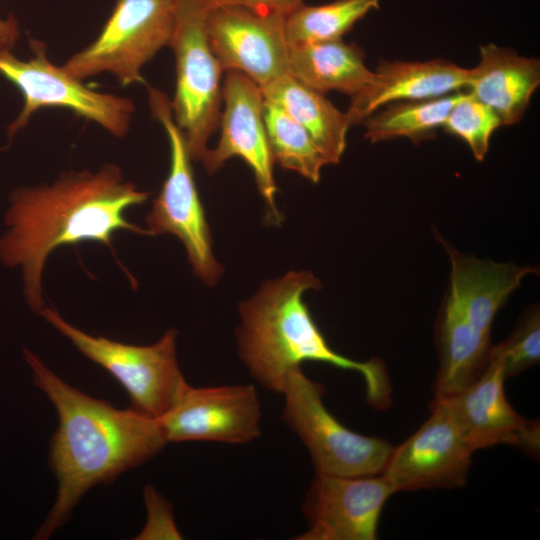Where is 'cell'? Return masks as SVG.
<instances>
[{"instance_id": "obj_1", "label": "cell", "mask_w": 540, "mask_h": 540, "mask_svg": "<svg viewBox=\"0 0 540 540\" xmlns=\"http://www.w3.org/2000/svg\"><path fill=\"white\" fill-rule=\"evenodd\" d=\"M151 195L126 181L120 167L107 163L95 171L61 173L52 183L18 187L9 195L0 236V262L19 268L30 310L45 307L42 277L50 254L65 245L98 242L111 251L118 231L149 236L125 217Z\"/></svg>"}, {"instance_id": "obj_2", "label": "cell", "mask_w": 540, "mask_h": 540, "mask_svg": "<svg viewBox=\"0 0 540 540\" xmlns=\"http://www.w3.org/2000/svg\"><path fill=\"white\" fill-rule=\"evenodd\" d=\"M23 356L58 414L51 438L49 463L57 481L55 503L36 533L47 539L71 516L81 497L97 484L156 456L168 443L157 418L136 409H118L72 387L39 356L23 348Z\"/></svg>"}, {"instance_id": "obj_3", "label": "cell", "mask_w": 540, "mask_h": 540, "mask_svg": "<svg viewBox=\"0 0 540 540\" xmlns=\"http://www.w3.org/2000/svg\"><path fill=\"white\" fill-rule=\"evenodd\" d=\"M309 271H290L267 281L239 306L238 354L251 377L268 391L283 393L288 375L305 361L323 362L359 373L367 401L375 407L389 402V382L379 360L360 362L333 350L314 322L303 295L318 289Z\"/></svg>"}, {"instance_id": "obj_4", "label": "cell", "mask_w": 540, "mask_h": 540, "mask_svg": "<svg viewBox=\"0 0 540 540\" xmlns=\"http://www.w3.org/2000/svg\"><path fill=\"white\" fill-rule=\"evenodd\" d=\"M206 0H174L169 46L175 56L176 87L170 100L173 118L183 132L192 160H202L219 127L222 69L207 33Z\"/></svg>"}, {"instance_id": "obj_5", "label": "cell", "mask_w": 540, "mask_h": 540, "mask_svg": "<svg viewBox=\"0 0 540 540\" xmlns=\"http://www.w3.org/2000/svg\"><path fill=\"white\" fill-rule=\"evenodd\" d=\"M42 316L85 357L108 371L126 390L132 408L150 417L164 415L188 386L176 355L175 329L151 345H131L90 335L46 306Z\"/></svg>"}, {"instance_id": "obj_6", "label": "cell", "mask_w": 540, "mask_h": 540, "mask_svg": "<svg viewBox=\"0 0 540 540\" xmlns=\"http://www.w3.org/2000/svg\"><path fill=\"white\" fill-rule=\"evenodd\" d=\"M151 115L164 128L170 147L168 175L145 217L149 236L165 233L184 245L193 272L204 284L213 286L222 274L193 174L191 157L183 132L177 126L167 95L147 86Z\"/></svg>"}, {"instance_id": "obj_7", "label": "cell", "mask_w": 540, "mask_h": 540, "mask_svg": "<svg viewBox=\"0 0 540 540\" xmlns=\"http://www.w3.org/2000/svg\"><path fill=\"white\" fill-rule=\"evenodd\" d=\"M325 388L301 367L288 375L282 419L309 452L317 474H381L392 452L386 440L356 433L333 416L323 402Z\"/></svg>"}, {"instance_id": "obj_8", "label": "cell", "mask_w": 540, "mask_h": 540, "mask_svg": "<svg viewBox=\"0 0 540 540\" xmlns=\"http://www.w3.org/2000/svg\"><path fill=\"white\" fill-rule=\"evenodd\" d=\"M30 48L33 56L26 60L0 49V75L23 96L20 113L7 127L8 141L28 125L35 112L45 108L70 110L115 137L126 136L135 111L131 99L88 88L83 80L49 60L43 42L31 38Z\"/></svg>"}, {"instance_id": "obj_9", "label": "cell", "mask_w": 540, "mask_h": 540, "mask_svg": "<svg viewBox=\"0 0 540 540\" xmlns=\"http://www.w3.org/2000/svg\"><path fill=\"white\" fill-rule=\"evenodd\" d=\"M174 27V0H116L98 36L62 65L84 80L113 75L122 86L144 84L142 68L169 46Z\"/></svg>"}, {"instance_id": "obj_10", "label": "cell", "mask_w": 540, "mask_h": 540, "mask_svg": "<svg viewBox=\"0 0 540 540\" xmlns=\"http://www.w3.org/2000/svg\"><path fill=\"white\" fill-rule=\"evenodd\" d=\"M284 22L240 5L210 7L207 33L222 71H239L260 88L290 74Z\"/></svg>"}, {"instance_id": "obj_11", "label": "cell", "mask_w": 540, "mask_h": 540, "mask_svg": "<svg viewBox=\"0 0 540 540\" xmlns=\"http://www.w3.org/2000/svg\"><path fill=\"white\" fill-rule=\"evenodd\" d=\"M396 493L381 473L371 476L317 474L301 505L307 529L298 540H374L387 500Z\"/></svg>"}, {"instance_id": "obj_12", "label": "cell", "mask_w": 540, "mask_h": 540, "mask_svg": "<svg viewBox=\"0 0 540 540\" xmlns=\"http://www.w3.org/2000/svg\"><path fill=\"white\" fill-rule=\"evenodd\" d=\"M261 404L252 384L195 388L157 418L168 442L249 443L261 434Z\"/></svg>"}, {"instance_id": "obj_13", "label": "cell", "mask_w": 540, "mask_h": 540, "mask_svg": "<svg viewBox=\"0 0 540 540\" xmlns=\"http://www.w3.org/2000/svg\"><path fill=\"white\" fill-rule=\"evenodd\" d=\"M222 100L225 105L219 121L220 139L214 149L206 151L201 161L208 173H215L228 159L242 158L253 171L270 220L280 222L281 215L275 205L274 160L264 123L262 91L245 74L230 70L226 71L223 81Z\"/></svg>"}, {"instance_id": "obj_14", "label": "cell", "mask_w": 540, "mask_h": 540, "mask_svg": "<svg viewBox=\"0 0 540 540\" xmlns=\"http://www.w3.org/2000/svg\"><path fill=\"white\" fill-rule=\"evenodd\" d=\"M473 452L448 412L432 400L429 418L393 447L382 474L396 492L462 487Z\"/></svg>"}, {"instance_id": "obj_15", "label": "cell", "mask_w": 540, "mask_h": 540, "mask_svg": "<svg viewBox=\"0 0 540 540\" xmlns=\"http://www.w3.org/2000/svg\"><path fill=\"white\" fill-rule=\"evenodd\" d=\"M500 361L490 356L482 375L462 391L434 397L455 422L473 451L498 444L512 445L530 455L540 450V425L518 414L508 402Z\"/></svg>"}, {"instance_id": "obj_16", "label": "cell", "mask_w": 540, "mask_h": 540, "mask_svg": "<svg viewBox=\"0 0 540 540\" xmlns=\"http://www.w3.org/2000/svg\"><path fill=\"white\" fill-rule=\"evenodd\" d=\"M470 69L445 59L428 61L382 60L371 84L351 97L346 112L357 125L381 107L399 101L421 100L466 90Z\"/></svg>"}, {"instance_id": "obj_17", "label": "cell", "mask_w": 540, "mask_h": 540, "mask_svg": "<svg viewBox=\"0 0 540 540\" xmlns=\"http://www.w3.org/2000/svg\"><path fill=\"white\" fill-rule=\"evenodd\" d=\"M451 262L446 302L473 327L490 335L493 320L521 281L536 269L467 256L443 242Z\"/></svg>"}, {"instance_id": "obj_18", "label": "cell", "mask_w": 540, "mask_h": 540, "mask_svg": "<svg viewBox=\"0 0 540 540\" xmlns=\"http://www.w3.org/2000/svg\"><path fill=\"white\" fill-rule=\"evenodd\" d=\"M540 85V61L488 43L480 46L477 66L470 69L466 90L490 107L502 126L521 121Z\"/></svg>"}, {"instance_id": "obj_19", "label": "cell", "mask_w": 540, "mask_h": 540, "mask_svg": "<svg viewBox=\"0 0 540 540\" xmlns=\"http://www.w3.org/2000/svg\"><path fill=\"white\" fill-rule=\"evenodd\" d=\"M364 58L361 47L342 39L288 46L290 75L323 94L335 90L353 97L367 88L374 72Z\"/></svg>"}, {"instance_id": "obj_20", "label": "cell", "mask_w": 540, "mask_h": 540, "mask_svg": "<svg viewBox=\"0 0 540 540\" xmlns=\"http://www.w3.org/2000/svg\"><path fill=\"white\" fill-rule=\"evenodd\" d=\"M260 89L265 100L278 105L308 132L327 164L339 163L351 126L346 112L290 74Z\"/></svg>"}, {"instance_id": "obj_21", "label": "cell", "mask_w": 540, "mask_h": 540, "mask_svg": "<svg viewBox=\"0 0 540 540\" xmlns=\"http://www.w3.org/2000/svg\"><path fill=\"white\" fill-rule=\"evenodd\" d=\"M439 368L434 397L456 394L485 371L490 361V335L466 321L445 301L437 327Z\"/></svg>"}, {"instance_id": "obj_22", "label": "cell", "mask_w": 540, "mask_h": 540, "mask_svg": "<svg viewBox=\"0 0 540 540\" xmlns=\"http://www.w3.org/2000/svg\"><path fill=\"white\" fill-rule=\"evenodd\" d=\"M462 92L460 90L435 98L387 104L363 121L365 137L373 143L398 137H406L418 143L431 138L435 130L442 127Z\"/></svg>"}, {"instance_id": "obj_23", "label": "cell", "mask_w": 540, "mask_h": 540, "mask_svg": "<svg viewBox=\"0 0 540 540\" xmlns=\"http://www.w3.org/2000/svg\"><path fill=\"white\" fill-rule=\"evenodd\" d=\"M379 0H334L318 6L300 4L285 16L288 46L342 39L354 24L373 9Z\"/></svg>"}, {"instance_id": "obj_24", "label": "cell", "mask_w": 540, "mask_h": 540, "mask_svg": "<svg viewBox=\"0 0 540 540\" xmlns=\"http://www.w3.org/2000/svg\"><path fill=\"white\" fill-rule=\"evenodd\" d=\"M264 123L274 162L299 173L313 183L327 164L308 132L278 105L265 100Z\"/></svg>"}, {"instance_id": "obj_25", "label": "cell", "mask_w": 540, "mask_h": 540, "mask_svg": "<svg viewBox=\"0 0 540 540\" xmlns=\"http://www.w3.org/2000/svg\"><path fill=\"white\" fill-rule=\"evenodd\" d=\"M500 126H502L500 118L490 107L467 90H463L442 128L447 133L461 138L475 159L482 161L488 153L491 136Z\"/></svg>"}, {"instance_id": "obj_26", "label": "cell", "mask_w": 540, "mask_h": 540, "mask_svg": "<svg viewBox=\"0 0 540 540\" xmlns=\"http://www.w3.org/2000/svg\"><path fill=\"white\" fill-rule=\"evenodd\" d=\"M490 356L502 364L505 377L516 376L540 358L539 309L529 310L513 334L503 343L491 348Z\"/></svg>"}, {"instance_id": "obj_27", "label": "cell", "mask_w": 540, "mask_h": 540, "mask_svg": "<svg viewBox=\"0 0 540 540\" xmlns=\"http://www.w3.org/2000/svg\"><path fill=\"white\" fill-rule=\"evenodd\" d=\"M147 523L140 533V539H181L176 528L171 504L158 494L153 487L145 488Z\"/></svg>"}, {"instance_id": "obj_28", "label": "cell", "mask_w": 540, "mask_h": 540, "mask_svg": "<svg viewBox=\"0 0 540 540\" xmlns=\"http://www.w3.org/2000/svg\"><path fill=\"white\" fill-rule=\"evenodd\" d=\"M209 7L240 5L259 12L286 16L296 9L303 0H206Z\"/></svg>"}, {"instance_id": "obj_29", "label": "cell", "mask_w": 540, "mask_h": 540, "mask_svg": "<svg viewBox=\"0 0 540 540\" xmlns=\"http://www.w3.org/2000/svg\"><path fill=\"white\" fill-rule=\"evenodd\" d=\"M20 36L19 25L16 18L9 15L6 19L0 18V48L11 50Z\"/></svg>"}, {"instance_id": "obj_30", "label": "cell", "mask_w": 540, "mask_h": 540, "mask_svg": "<svg viewBox=\"0 0 540 540\" xmlns=\"http://www.w3.org/2000/svg\"><path fill=\"white\" fill-rule=\"evenodd\" d=\"M1 49V48H0Z\"/></svg>"}]
</instances>
